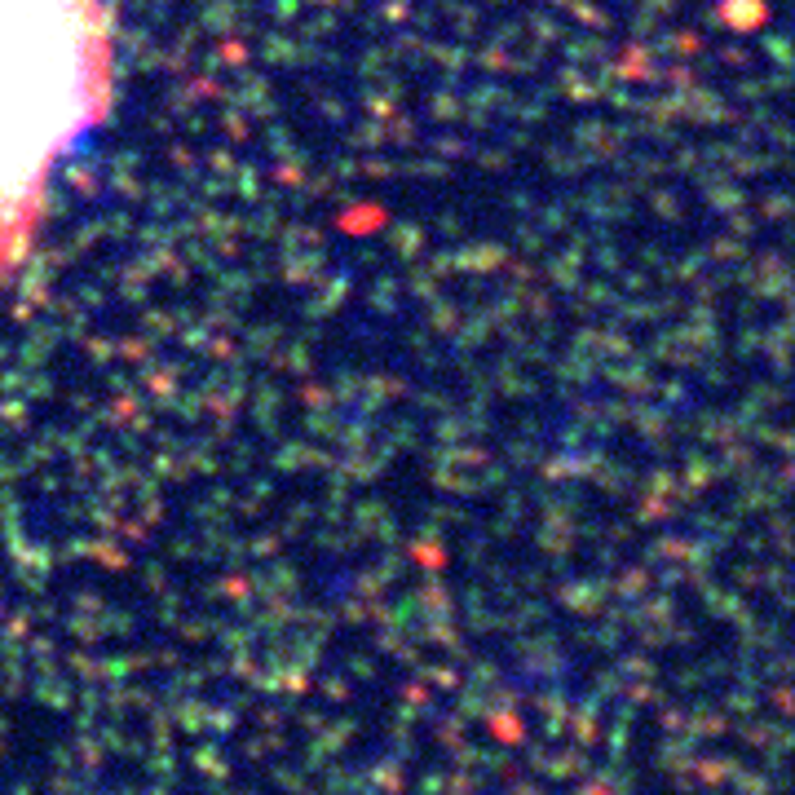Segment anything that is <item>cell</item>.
I'll list each match as a JSON object with an SVG mask.
<instances>
[{
    "label": "cell",
    "instance_id": "cell-1",
    "mask_svg": "<svg viewBox=\"0 0 795 795\" xmlns=\"http://www.w3.org/2000/svg\"><path fill=\"white\" fill-rule=\"evenodd\" d=\"M98 0H0V274L23 261L53 159L106 106Z\"/></svg>",
    "mask_w": 795,
    "mask_h": 795
}]
</instances>
